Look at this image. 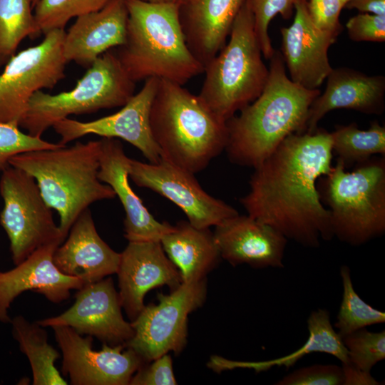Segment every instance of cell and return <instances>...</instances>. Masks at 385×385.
<instances>
[{
	"instance_id": "cell-15",
	"label": "cell",
	"mask_w": 385,
	"mask_h": 385,
	"mask_svg": "<svg viewBox=\"0 0 385 385\" xmlns=\"http://www.w3.org/2000/svg\"><path fill=\"white\" fill-rule=\"evenodd\" d=\"M77 291L69 309L36 322L42 327H69L80 334L96 337L111 346L125 345L134 331L131 324L123 319L113 279L105 277L85 284Z\"/></svg>"
},
{
	"instance_id": "cell-16",
	"label": "cell",
	"mask_w": 385,
	"mask_h": 385,
	"mask_svg": "<svg viewBox=\"0 0 385 385\" xmlns=\"http://www.w3.org/2000/svg\"><path fill=\"white\" fill-rule=\"evenodd\" d=\"M116 274L121 306L131 321L144 308L145 295L150 289L167 285L173 291L183 283L160 242H128Z\"/></svg>"
},
{
	"instance_id": "cell-28",
	"label": "cell",
	"mask_w": 385,
	"mask_h": 385,
	"mask_svg": "<svg viewBox=\"0 0 385 385\" xmlns=\"http://www.w3.org/2000/svg\"><path fill=\"white\" fill-rule=\"evenodd\" d=\"M330 135L332 152L345 168L362 163L374 155H385V128L377 121L367 130L359 129L355 123L337 125Z\"/></svg>"
},
{
	"instance_id": "cell-44",
	"label": "cell",
	"mask_w": 385,
	"mask_h": 385,
	"mask_svg": "<svg viewBox=\"0 0 385 385\" xmlns=\"http://www.w3.org/2000/svg\"><path fill=\"white\" fill-rule=\"evenodd\" d=\"M190 1V0H183V3L185 2V1Z\"/></svg>"
},
{
	"instance_id": "cell-43",
	"label": "cell",
	"mask_w": 385,
	"mask_h": 385,
	"mask_svg": "<svg viewBox=\"0 0 385 385\" xmlns=\"http://www.w3.org/2000/svg\"><path fill=\"white\" fill-rule=\"evenodd\" d=\"M38 1L39 0H33V3H32L33 9L35 7V6L36 5Z\"/></svg>"
},
{
	"instance_id": "cell-39",
	"label": "cell",
	"mask_w": 385,
	"mask_h": 385,
	"mask_svg": "<svg viewBox=\"0 0 385 385\" xmlns=\"http://www.w3.org/2000/svg\"><path fill=\"white\" fill-rule=\"evenodd\" d=\"M342 364L344 378V385L379 384L370 372L362 371L349 362Z\"/></svg>"
},
{
	"instance_id": "cell-2",
	"label": "cell",
	"mask_w": 385,
	"mask_h": 385,
	"mask_svg": "<svg viewBox=\"0 0 385 385\" xmlns=\"http://www.w3.org/2000/svg\"><path fill=\"white\" fill-rule=\"evenodd\" d=\"M261 94L227 120L225 150L234 164L255 168L289 135L306 132L309 107L320 94L287 77L284 62L275 51Z\"/></svg>"
},
{
	"instance_id": "cell-20",
	"label": "cell",
	"mask_w": 385,
	"mask_h": 385,
	"mask_svg": "<svg viewBox=\"0 0 385 385\" xmlns=\"http://www.w3.org/2000/svg\"><path fill=\"white\" fill-rule=\"evenodd\" d=\"M130 160L119 140L109 138L101 139L98 176L101 182L113 190L123 207L125 212L124 237L128 242H160L174 226L155 220L133 190L128 181Z\"/></svg>"
},
{
	"instance_id": "cell-40",
	"label": "cell",
	"mask_w": 385,
	"mask_h": 385,
	"mask_svg": "<svg viewBox=\"0 0 385 385\" xmlns=\"http://www.w3.org/2000/svg\"><path fill=\"white\" fill-rule=\"evenodd\" d=\"M361 12L385 16V0H350L344 6Z\"/></svg>"
},
{
	"instance_id": "cell-13",
	"label": "cell",
	"mask_w": 385,
	"mask_h": 385,
	"mask_svg": "<svg viewBox=\"0 0 385 385\" xmlns=\"http://www.w3.org/2000/svg\"><path fill=\"white\" fill-rule=\"evenodd\" d=\"M129 177L138 187L150 189L178 205L195 227L216 226L239 214L230 205L205 192L193 173L163 158L157 163L130 158Z\"/></svg>"
},
{
	"instance_id": "cell-3",
	"label": "cell",
	"mask_w": 385,
	"mask_h": 385,
	"mask_svg": "<svg viewBox=\"0 0 385 385\" xmlns=\"http://www.w3.org/2000/svg\"><path fill=\"white\" fill-rule=\"evenodd\" d=\"M125 1V41L115 54L132 81L155 78L183 86L204 72L187 46L180 21V4Z\"/></svg>"
},
{
	"instance_id": "cell-31",
	"label": "cell",
	"mask_w": 385,
	"mask_h": 385,
	"mask_svg": "<svg viewBox=\"0 0 385 385\" xmlns=\"http://www.w3.org/2000/svg\"><path fill=\"white\" fill-rule=\"evenodd\" d=\"M109 0H39L34 9V18L41 34L53 29H64L73 17L96 11Z\"/></svg>"
},
{
	"instance_id": "cell-29",
	"label": "cell",
	"mask_w": 385,
	"mask_h": 385,
	"mask_svg": "<svg viewBox=\"0 0 385 385\" xmlns=\"http://www.w3.org/2000/svg\"><path fill=\"white\" fill-rule=\"evenodd\" d=\"M32 3L33 0H0V68L16 53L24 38L41 34Z\"/></svg>"
},
{
	"instance_id": "cell-1",
	"label": "cell",
	"mask_w": 385,
	"mask_h": 385,
	"mask_svg": "<svg viewBox=\"0 0 385 385\" xmlns=\"http://www.w3.org/2000/svg\"><path fill=\"white\" fill-rule=\"evenodd\" d=\"M332 153L330 133L324 129L291 134L254 168L241 205L248 215L302 246L332 240L330 213L317 181L332 170Z\"/></svg>"
},
{
	"instance_id": "cell-34",
	"label": "cell",
	"mask_w": 385,
	"mask_h": 385,
	"mask_svg": "<svg viewBox=\"0 0 385 385\" xmlns=\"http://www.w3.org/2000/svg\"><path fill=\"white\" fill-rule=\"evenodd\" d=\"M14 123H0V170L9 165L14 156L24 152L51 149L61 145L22 132Z\"/></svg>"
},
{
	"instance_id": "cell-21",
	"label": "cell",
	"mask_w": 385,
	"mask_h": 385,
	"mask_svg": "<svg viewBox=\"0 0 385 385\" xmlns=\"http://www.w3.org/2000/svg\"><path fill=\"white\" fill-rule=\"evenodd\" d=\"M66 237L53 255L55 265L62 273L81 279L84 284L116 274L120 253L99 236L88 208L78 215Z\"/></svg>"
},
{
	"instance_id": "cell-7",
	"label": "cell",
	"mask_w": 385,
	"mask_h": 385,
	"mask_svg": "<svg viewBox=\"0 0 385 385\" xmlns=\"http://www.w3.org/2000/svg\"><path fill=\"white\" fill-rule=\"evenodd\" d=\"M317 188L329 207L334 236L359 246L385 232V159L369 158L346 171L337 159Z\"/></svg>"
},
{
	"instance_id": "cell-26",
	"label": "cell",
	"mask_w": 385,
	"mask_h": 385,
	"mask_svg": "<svg viewBox=\"0 0 385 385\" xmlns=\"http://www.w3.org/2000/svg\"><path fill=\"white\" fill-rule=\"evenodd\" d=\"M309 337L304 344L294 352L278 359L261 361H242L212 356L207 366L214 371L232 370L237 368L251 369L256 372L267 371L274 366H292L298 360L314 352L333 355L342 364L349 362L348 352L342 338L334 329L329 313L324 309L312 312L307 319Z\"/></svg>"
},
{
	"instance_id": "cell-38",
	"label": "cell",
	"mask_w": 385,
	"mask_h": 385,
	"mask_svg": "<svg viewBox=\"0 0 385 385\" xmlns=\"http://www.w3.org/2000/svg\"><path fill=\"white\" fill-rule=\"evenodd\" d=\"M307 9L311 20L319 29L340 33L342 27L339 21L343 9L341 0H309Z\"/></svg>"
},
{
	"instance_id": "cell-36",
	"label": "cell",
	"mask_w": 385,
	"mask_h": 385,
	"mask_svg": "<svg viewBox=\"0 0 385 385\" xmlns=\"http://www.w3.org/2000/svg\"><path fill=\"white\" fill-rule=\"evenodd\" d=\"M143 364L133 375L130 385H175L173 362L170 354Z\"/></svg>"
},
{
	"instance_id": "cell-27",
	"label": "cell",
	"mask_w": 385,
	"mask_h": 385,
	"mask_svg": "<svg viewBox=\"0 0 385 385\" xmlns=\"http://www.w3.org/2000/svg\"><path fill=\"white\" fill-rule=\"evenodd\" d=\"M11 332L19 349L28 358L34 385H67L55 366L58 351L48 342L46 332L36 322L31 323L21 315L11 319Z\"/></svg>"
},
{
	"instance_id": "cell-17",
	"label": "cell",
	"mask_w": 385,
	"mask_h": 385,
	"mask_svg": "<svg viewBox=\"0 0 385 385\" xmlns=\"http://www.w3.org/2000/svg\"><path fill=\"white\" fill-rule=\"evenodd\" d=\"M294 9L292 24L281 29L282 56L291 81L307 89H318L332 70L327 53L339 33L321 30L314 24L307 0H296Z\"/></svg>"
},
{
	"instance_id": "cell-11",
	"label": "cell",
	"mask_w": 385,
	"mask_h": 385,
	"mask_svg": "<svg viewBox=\"0 0 385 385\" xmlns=\"http://www.w3.org/2000/svg\"><path fill=\"white\" fill-rule=\"evenodd\" d=\"M64 35V29L49 31L39 44L15 53L5 64L0 74V123L19 125L32 96L65 78Z\"/></svg>"
},
{
	"instance_id": "cell-33",
	"label": "cell",
	"mask_w": 385,
	"mask_h": 385,
	"mask_svg": "<svg viewBox=\"0 0 385 385\" xmlns=\"http://www.w3.org/2000/svg\"><path fill=\"white\" fill-rule=\"evenodd\" d=\"M254 17L255 33L261 48L262 56L270 59L274 53L268 34L272 19L280 14L284 19H289L294 9L296 0H246Z\"/></svg>"
},
{
	"instance_id": "cell-8",
	"label": "cell",
	"mask_w": 385,
	"mask_h": 385,
	"mask_svg": "<svg viewBox=\"0 0 385 385\" xmlns=\"http://www.w3.org/2000/svg\"><path fill=\"white\" fill-rule=\"evenodd\" d=\"M135 82L125 73L115 53L108 51L88 68L71 91L51 95L42 90L31 98L19 126L41 137L56 122L71 115L123 106L135 94Z\"/></svg>"
},
{
	"instance_id": "cell-19",
	"label": "cell",
	"mask_w": 385,
	"mask_h": 385,
	"mask_svg": "<svg viewBox=\"0 0 385 385\" xmlns=\"http://www.w3.org/2000/svg\"><path fill=\"white\" fill-rule=\"evenodd\" d=\"M60 245L43 246L8 271L0 272V322L10 323L8 310L21 293L33 291L43 294L52 303L66 300L71 290H78L84 283L62 273L55 265L53 255Z\"/></svg>"
},
{
	"instance_id": "cell-6",
	"label": "cell",
	"mask_w": 385,
	"mask_h": 385,
	"mask_svg": "<svg viewBox=\"0 0 385 385\" xmlns=\"http://www.w3.org/2000/svg\"><path fill=\"white\" fill-rule=\"evenodd\" d=\"M229 36L228 42L205 66V79L198 94L225 121L261 94L269 76L246 0Z\"/></svg>"
},
{
	"instance_id": "cell-23",
	"label": "cell",
	"mask_w": 385,
	"mask_h": 385,
	"mask_svg": "<svg viewBox=\"0 0 385 385\" xmlns=\"http://www.w3.org/2000/svg\"><path fill=\"white\" fill-rule=\"evenodd\" d=\"M326 89L312 103L306 123V132L313 133L319 121L334 109H351L366 114H381L384 111L385 78L368 76L348 68H332L327 76Z\"/></svg>"
},
{
	"instance_id": "cell-32",
	"label": "cell",
	"mask_w": 385,
	"mask_h": 385,
	"mask_svg": "<svg viewBox=\"0 0 385 385\" xmlns=\"http://www.w3.org/2000/svg\"><path fill=\"white\" fill-rule=\"evenodd\" d=\"M349 362L359 369L370 372L372 367L385 359V331L371 332L366 327L342 338Z\"/></svg>"
},
{
	"instance_id": "cell-18",
	"label": "cell",
	"mask_w": 385,
	"mask_h": 385,
	"mask_svg": "<svg viewBox=\"0 0 385 385\" xmlns=\"http://www.w3.org/2000/svg\"><path fill=\"white\" fill-rule=\"evenodd\" d=\"M215 227L213 236L220 256L232 265L284 267L287 239L270 225L237 214Z\"/></svg>"
},
{
	"instance_id": "cell-41",
	"label": "cell",
	"mask_w": 385,
	"mask_h": 385,
	"mask_svg": "<svg viewBox=\"0 0 385 385\" xmlns=\"http://www.w3.org/2000/svg\"><path fill=\"white\" fill-rule=\"evenodd\" d=\"M150 3H178L183 4V0H142Z\"/></svg>"
},
{
	"instance_id": "cell-12",
	"label": "cell",
	"mask_w": 385,
	"mask_h": 385,
	"mask_svg": "<svg viewBox=\"0 0 385 385\" xmlns=\"http://www.w3.org/2000/svg\"><path fill=\"white\" fill-rule=\"evenodd\" d=\"M63 356L61 371L73 385H128L145 362L133 349L103 343L92 348L93 337H86L66 326L52 327Z\"/></svg>"
},
{
	"instance_id": "cell-35",
	"label": "cell",
	"mask_w": 385,
	"mask_h": 385,
	"mask_svg": "<svg viewBox=\"0 0 385 385\" xmlns=\"http://www.w3.org/2000/svg\"><path fill=\"white\" fill-rule=\"evenodd\" d=\"M342 366L315 364L297 369L284 376L277 385H344Z\"/></svg>"
},
{
	"instance_id": "cell-37",
	"label": "cell",
	"mask_w": 385,
	"mask_h": 385,
	"mask_svg": "<svg viewBox=\"0 0 385 385\" xmlns=\"http://www.w3.org/2000/svg\"><path fill=\"white\" fill-rule=\"evenodd\" d=\"M346 27L349 37L354 41H385V16L359 14L349 19Z\"/></svg>"
},
{
	"instance_id": "cell-30",
	"label": "cell",
	"mask_w": 385,
	"mask_h": 385,
	"mask_svg": "<svg viewBox=\"0 0 385 385\" xmlns=\"http://www.w3.org/2000/svg\"><path fill=\"white\" fill-rule=\"evenodd\" d=\"M343 294L334 327L341 338L357 329L385 322V313L367 304L356 294L350 270L342 266L340 270Z\"/></svg>"
},
{
	"instance_id": "cell-24",
	"label": "cell",
	"mask_w": 385,
	"mask_h": 385,
	"mask_svg": "<svg viewBox=\"0 0 385 385\" xmlns=\"http://www.w3.org/2000/svg\"><path fill=\"white\" fill-rule=\"evenodd\" d=\"M245 0H190L180 6V21L188 47L205 66L225 45Z\"/></svg>"
},
{
	"instance_id": "cell-22",
	"label": "cell",
	"mask_w": 385,
	"mask_h": 385,
	"mask_svg": "<svg viewBox=\"0 0 385 385\" xmlns=\"http://www.w3.org/2000/svg\"><path fill=\"white\" fill-rule=\"evenodd\" d=\"M128 9L125 0H109L100 10L81 15L63 39L66 62L89 68L102 54L125 41Z\"/></svg>"
},
{
	"instance_id": "cell-42",
	"label": "cell",
	"mask_w": 385,
	"mask_h": 385,
	"mask_svg": "<svg viewBox=\"0 0 385 385\" xmlns=\"http://www.w3.org/2000/svg\"><path fill=\"white\" fill-rule=\"evenodd\" d=\"M350 0H341L342 5L343 8H344L345 5Z\"/></svg>"
},
{
	"instance_id": "cell-5",
	"label": "cell",
	"mask_w": 385,
	"mask_h": 385,
	"mask_svg": "<svg viewBox=\"0 0 385 385\" xmlns=\"http://www.w3.org/2000/svg\"><path fill=\"white\" fill-rule=\"evenodd\" d=\"M101 140L22 153L9 165L33 176L46 204L58 213L66 238L78 215L92 203L115 198L113 190L98 178Z\"/></svg>"
},
{
	"instance_id": "cell-4",
	"label": "cell",
	"mask_w": 385,
	"mask_h": 385,
	"mask_svg": "<svg viewBox=\"0 0 385 385\" xmlns=\"http://www.w3.org/2000/svg\"><path fill=\"white\" fill-rule=\"evenodd\" d=\"M226 122L198 95L159 79L150 123L161 158L193 174L203 170L225 149Z\"/></svg>"
},
{
	"instance_id": "cell-14",
	"label": "cell",
	"mask_w": 385,
	"mask_h": 385,
	"mask_svg": "<svg viewBox=\"0 0 385 385\" xmlns=\"http://www.w3.org/2000/svg\"><path fill=\"white\" fill-rule=\"evenodd\" d=\"M159 79L150 78L142 88L118 112L98 119L81 122L69 118L52 128L59 135L58 143L66 145L83 136L94 134L103 138H120L137 148L150 163L160 161V151L150 128V114Z\"/></svg>"
},
{
	"instance_id": "cell-10",
	"label": "cell",
	"mask_w": 385,
	"mask_h": 385,
	"mask_svg": "<svg viewBox=\"0 0 385 385\" xmlns=\"http://www.w3.org/2000/svg\"><path fill=\"white\" fill-rule=\"evenodd\" d=\"M207 294L206 279L183 282L170 294H158V304L145 305L131 321L133 336L125 344L147 363L186 345L188 317L201 307Z\"/></svg>"
},
{
	"instance_id": "cell-25",
	"label": "cell",
	"mask_w": 385,
	"mask_h": 385,
	"mask_svg": "<svg viewBox=\"0 0 385 385\" xmlns=\"http://www.w3.org/2000/svg\"><path fill=\"white\" fill-rule=\"evenodd\" d=\"M168 257L179 270L183 282L205 278L221 257L213 232L180 221L160 240Z\"/></svg>"
},
{
	"instance_id": "cell-9",
	"label": "cell",
	"mask_w": 385,
	"mask_h": 385,
	"mask_svg": "<svg viewBox=\"0 0 385 385\" xmlns=\"http://www.w3.org/2000/svg\"><path fill=\"white\" fill-rule=\"evenodd\" d=\"M0 195L4 202L0 224L9 240L15 265L43 246L63 242L33 176L9 165L2 170Z\"/></svg>"
}]
</instances>
